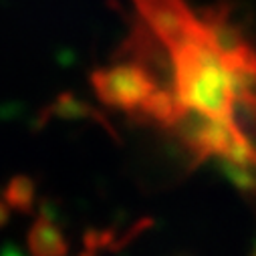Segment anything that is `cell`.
Returning a JSON list of instances; mask_svg holds the SVG:
<instances>
[{"mask_svg": "<svg viewBox=\"0 0 256 256\" xmlns=\"http://www.w3.org/2000/svg\"><path fill=\"white\" fill-rule=\"evenodd\" d=\"M144 24L170 48L186 40L198 28L184 0H134Z\"/></svg>", "mask_w": 256, "mask_h": 256, "instance_id": "obj_1", "label": "cell"}, {"mask_svg": "<svg viewBox=\"0 0 256 256\" xmlns=\"http://www.w3.org/2000/svg\"><path fill=\"white\" fill-rule=\"evenodd\" d=\"M252 256H256V246H254V252H252Z\"/></svg>", "mask_w": 256, "mask_h": 256, "instance_id": "obj_2", "label": "cell"}]
</instances>
